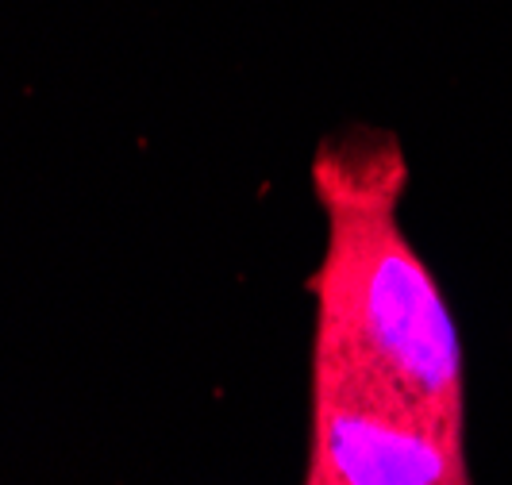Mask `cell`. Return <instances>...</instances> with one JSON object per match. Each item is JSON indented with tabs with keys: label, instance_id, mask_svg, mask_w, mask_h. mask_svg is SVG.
<instances>
[{
	"label": "cell",
	"instance_id": "6da1fadb",
	"mask_svg": "<svg viewBox=\"0 0 512 485\" xmlns=\"http://www.w3.org/2000/svg\"><path fill=\"white\" fill-rule=\"evenodd\" d=\"M328 239L308 278L316 328L308 397L420 420L466 447V358L451 305L401 224L409 162L378 128L332 135L312 158Z\"/></svg>",
	"mask_w": 512,
	"mask_h": 485
},
{
	"label": "cell",
	"instance_id": "7a4b0ae2",
	"mask_svg": "<svg viewBox=\"0 0 512 485\" xmlns=\"http://www.w3.org/2000/svg\"><path fill=\"white\" fill-rule=\"evenodd\" d=\"M305 485H474L466 447L385 409L308 397Z\"/></svg>",
	"mask_w": 512,
	"mask_h": 485
}]
</instances>
